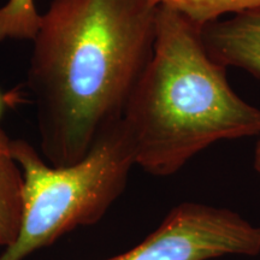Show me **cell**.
Here are the masks:
<instances>
[{
  "label": "cell",
  "instance_id": "5b68a950",
  "mask_svg": "<svg viewBox=\"0 0 260 260\" xmlns=\"http://www.w3.org/2000/svg\"><path fill=\"white\" fill-rule=\"evenodd\" d=\"M200 35L214 61L260 79V9L205 24Z\"/></svg>",
  "mask_w": 260,
  "mask_h": 260
},
{
  "label": "cell",
  "instance_id": "ba28073f",
  "mask_svg": "<svg viewBox=\"0 0 260 260\" xmlns=\"http://www.w3.org/2000/svg\"><path fill=\"white\" fill-rule=\"evenodd\" d=\"M40 22L35 0H8L0 6V42L31 40Z\"/></svg>",
  "mask_w": 260,
  "mask_h": 260
},
{
  "label": "cell",
  "instance_id": "52a82bcc",
  "mask_svg": "<svg viewBox=\"0 0 260 260\" xmlns=\"http://www.w3.org/2000/svg\"><path fill=\"white\" fill-rule=\"evenodd\" d=\"M189 19L198 27L211 23L225 16L260 9V0H157Z\"/></svg>",
  "mask_w": 260,
  "mask_h": 260
},
{
  "label": "cell",
  "instance_id": "277c9868",
  "mask_svg": "<svg viewBox=\"0 0 260 260\" xmlns=\"http://www.w3.org/2000/svg\"><path fill=\"white\" fill-rule=\"evenodd\" d=\"M260 254V226L235 211L184 201L129 251L105 260H216Z\"/></svg>",
  "mask_w": 260,
  "mask_h": 260
},
{
  "label": "cell",
  "instance_id": "8992f818",
  "mask_svg": "<svg viewBox=\"0 0 260 260\" xmlns=\"http://www.w3.org/2000/svg\"><path fill=\"white\" fill-rule=\"evenodd\" d=\"M11 141L0 129V249L15 241L21 222L23 178Z\"/></svg>",
  "mask_w": 260,
  "mask_h": 260
},
{
  "label": "cell",
  "instance_id": "7a4b0ae2",
  "mask_svg": "<svg viewBox=\"0 0 260 260\" xmlns=\"http://www.w3.org/2000/svg\"><path fill=\"white\" fill-rule=\"evenodd\" d=\"M121 123L136 165L167 177L216 142L260 135V109L230 87L200 27L160 5L151 59Z\"/></svg>",
  "mask_w": 260,
  "mask_h": 260
},
{
  "label": "cell",
  "instance_id": "9c48e42d",
  "mask_svg": "<svg viewBox=\"0 0 260 260\" xmlns=\"http://www.w3.org/2000/svg\"><path fill=\"white\" fill-rule=\"evenodd\" d=\"M254 168L255 170L260 174V140L259 142L256 144L255 147V154H254Z\"/></svg>",
  "mask_w": 260,
  "mask_h": 260
},
{
  "label": "cell",
  "instance_id": "6da1fadb",
  "mask_svg": "<svg viewBox=\"0 0 260 260\" xmlns=\"http://www.w3.org/2000/svg\"><path fill=\"white\" fill-rule=\"evenodd\" d=\"M157 0H53L32 41L27 86L41 155L67 167L121 121L153 52Z\"/></svg>",
  "mask_w": 260,
  "mask_h": 260
},
{
  "label": "cell",
  "instance_id": "3957f363",
  "mask_svg": "<svg viewBox=\"0 0 260 260\" xmlns=\"http://www.w3.org/2000/svg\"><path fill=\"white\" fill-rule=\"evenodd\" d=\"M11 149L23 178L21 222L0 260H25L76 228L99 222L136 165L121 121L99 136L86 157L67 167L48 164L24 140H12Z\"/></svg>",
  "mask_w": 260,
  "mask_h": 260
},
{
  "label": "cell",
  "instance_id": "30bf717a",
  "mask_svg": "<svg viewBox=\"0 0 260 260\" xmlns=\"http://www.w3.org/2000/svg\"><path fill=\"white\" fill-rule=\"evenodd\" d=\"M3 110H4V99H3L2 93H0V117L3 115Z\"/></svg>",
  "mask_w": 260,
  "mask_h": 260
}]
</instances>
